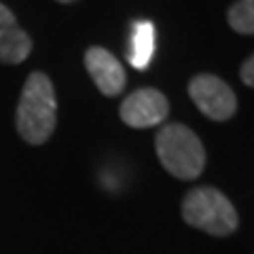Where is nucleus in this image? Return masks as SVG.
<instances>
[{"mask_svg": "<svg viewBox=\"0 0 254 254\" xmlns=\"http://www.w3.org/2000/svg\"><path fill=\"white\" fill-rule=\"evenodd\" d=\"M19 136L32 146H41L51 138L58 123V98L51 78L45 72H32L26 78L15 115Z\"/></svg>", "mask_w": 254, "mask_h": 254, "instance_id": "nucleus-1", "label": "nucleus"}, {"mask_svg": "<svg viewBox=\"0 0 254 254\" xmlns=\"http://www.w3.org/2000/svg\"><path fill=\"white\" fill-rule=\"evenodd\" d=\"M161 165L178 180H195L205 168V148L193 129L182 123H170L155 138Z\"/></svg>", "mask_w": 254, "mask_h": 254, "instance_id": "nucleus-2", "label": "nucleus"}, {"mask_svg": "<svg viewBox=\"0 0 254 254\" xmlns=\"http://www.w3.org/2000/svg\"><path fill=\"white\" fill-rule=\"evenodd\" d=\"M182 218L190 227L214 237L231 235L240 225L233 203L214 187H197L189 190L182 201Z\"/></svg>", "mask_w": 254, "mask_h": 254, "instance_id": "nucleus-3", "label": "nucleus"}, {"mask_svg": "<svg viewBox=\"0 0 254 254\" xmlns=\"http://www.w3.org/2000/svg\"><path fill=\"white\" fill-rule=\"evenodd\" d=\"M189 95L193 104L212 121H229L237 110L233 89L216 74H197L189 81Z\"/></svg>", "mask_w": 254, "mask_h": 254, "instance_id": "nucleus-4", "label": "nucleus"}, {"mask_svg": "<svg viewBox=\"0 0 254 254\" xmlns=\"http://www.w3.org/2000/svg\"><path fill=\"white\" fill-rule=\"evenodd\" d=\"M121 121L133 129H146V127L161 125L170 115L168 98L153 87L136 89L121 102L119 108Z\"/></svg>", "mask_w": 254, "mask_h": 254, "instance_id": "nucleus-5", "label": "nucleus"}, {"mask_svg": "<svg viewBox=\"0 0 254 254\" xmlns=\"http://www.w3.org/2000/svg\"><path fill=\"white\" fill-rule=\"evenodd\" d=\"M85 68L93 78L95 87L102 91V95L115 98V95L123 93L127 83L125 68L108 49H104V47H89L85 53Z\"/></svg>", "mask_w": 254, "mask_h": 254, "instance_id": "nucleus-6", "label": "nucleus"}, {"mask_svg": "<svg viewBox=\"0 0 254 254\" xmlns=\"http://www.w3.org/2000/svg\"><path fill=\"white\" fill-rule=\"evenodd\" d=\"M32 51V38L23 30L15 15L0 2V62L21 64Z\"/></svg>", "mask_w": 254, "mask_h": 254, "instance_id": "nucleus-7", "label": "nucleus"}, {"mask_svg": "<svg viewBox=\"0 0 254 254\" xmlns=\"http://www.w3.org/2000/svg\"><path fill=\"white\" fill-rule=\"evenodd\" d=\"M155 55V26L153 21H136L129 32L127 60L136 70H146Z\"/></svg>", "mask_w": 254, "mask_h": 254, "instance_id": "nucleus-8", "label": "nucleus"}, {"mask_svg": "<svg viewBox=\"0 0 254 254\" xmlns=\"http://www.w3.org/2000/svg\"><path fill=\"white\" fill-rule=\"evenodd\" d=\"M227 21L237 34L250 36L254 32V0H235L227 11Z\"/></svg>", "mask_w": 254, "mask_h": 254, "instance_id": "nucleus-9", "label": "nucleus"}, {"mask_svg": "<svg viewBox=\"0 0 254 254\" xmlns=\"http://www.w3.org/2000/svg\"><path fill=\"white\" fill-rule=\"evenodd\" d=\"M252 68H254V58H252V55H248L246 62L242 64V70H240L242 81H244V85H248V87H254V72H252Z\"/></svg>", "mask_w": 254, "mask_h": 254, "instance_id": "nucleus-10", "label": "nucleus"}, {"mask_svg": "<svg viewBox=\"0 0 254 254\" xmlns=\"http://www.w3.org/2000/svg\"><path fill=\"white\" fill-rule=\"evenodd\" d=\"M55 2H62V4H70V2H76V0H55Z\"/></svg>", "mask_w": 254, "mask_h": 254, "instance_id": "nucleus-11", "label": "nucleus"}]
</instances>
